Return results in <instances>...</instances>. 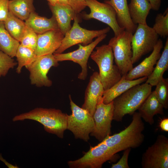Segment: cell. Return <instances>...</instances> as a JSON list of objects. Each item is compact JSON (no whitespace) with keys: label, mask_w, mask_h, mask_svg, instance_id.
<instances>
[{"label":"cell","mask_w":168,"mask_h":168,"mask_svg":"<svg viewBox=\"0 0 168 168\" xmlns=\"http://www.w3.org/2000/svg\"><path fill=\"white\" fill-rule=\"evenodd\" d=\"M132 115V121L127 127L101 141L115 154L128 148H138L144 141L145 126L142 118L138 112L135 111Z\"/></svg>","instance_id":"6da1fadb"},{"label":"cell","mask_w":168,"mask_h":168,"mask_svg":"<svg viewBox=\"0 0 168 168\" xmlns=\"http://www.w3.org/2000/svg\"><path fill=\"white\" fill-rule=\"evenodd\" d=\"M26 119L38 122L43 125L46 131L61 138H63L64 132L67 129V114L59 109L37 108L15 116L12 120Z\"/></svg>","instance_id":"7a4b0ae2"},{"label":"cell","mask_w":168,"mask_h":168,"mask_svg":"<svg viewBox=\"0 0 168 168\" xmlns=\"http://www.w3.org/2000/svg\"><path fill=\"white\" fill-rule=\"evenodd\" d=\"M152 87L146 82L138 84L115 98L113 120L120 122L125 115H132L152 92Z\"/></svg>","instance_id":"3957f363"},{"label":"cell","mask_w":168,"mask_h":168,"mask_svg":"<svg viewBox=\"0 0 168 168\" xmlns=\"http://www.w3.org/2000/svg\"><path fill=\"white\" fill-rule=\"evenodd\" d=\"M90 57L98 66L100 77L105 91L121 78L122 76L118 67L114 64L113 51L108 44L96 47L95 50L92 52Z\"/></svg>","instance_id":"277c9868"},{"label":"cell","mask_w":168,"mask_h":168,"mask_svg":"<svg viewBox=\"0 0 168 168\" xmlns=\"http://www.w3.org/2000/svg\"><path fill=\"white\" fill-rule=\"evenodd\" d=\"M69 98L72 114H67V130L71 132L76 139L87 142L95 127L93 115L86 110L77 105L70 95Z\"/></svg>","instance_id":"5b68a950"},{"label":"cell","mask_w":168,"mask_h":168,"mask_svg":"<svg viewBox=\"0 0 168 168\" xmlns=\"http://www.w3.org/2000/svg\"><path fill=\"white\" fill-rule=\"evenodd\" d=\"M133 35L124 30L111 38L108 44L112 49L116 65L122 76H125L133 68L131 46Z\"/></svg>","instance_id":"8992f818"},{"label":"cell","mask_w":168,"mask_h":168,"mask_svg":"<svg viewBox=\"0 0 168 168\" xmlns=\"http://www.w3.org/2000/svg\"><path fill=\"white\" fill-rule=\"evenodd\" d=\"M159 35L147 24H138L131 41L133 64L143 55L152 51L159 39Z\"/></svg>","instance_id":"52a82bcc"},{"label":"cell","mask_w":168,"mask_h":168,"mask_svg":"<svg viewBox=\"0 0 168 168\" xmlns=\"http://www.w3.org/2000/svg\"><path fill=\"white\" fill-rule=\"evenodd\" d=\"M71 29L65 34L61 45L54 54H61L68 48L76 44H81L84 45L88 44L93 40L102 35L106 34L110 30L107 27L98 30H90L81 27L79 24V18L76 16Z\"/></svg>","instance_id":"ba28073f"},{"label":"cell","mask_w":168,"mask_h":168,"mask_svg":"<svg viewBox=\"0 0 168 168\" xmlns=\"http://www.w3.org/2000/svg\"><path fill=\"white\" fill-rule=\"evenodd\" d=\"M102 142L91 146L88 151L78 159L68 161L71 168H101L103 164L111 160L115 154Z\"/></svg>","instance_id":"9c48e42d"},{"label":"cell","mask_w":168,"mask_h":168,"mask_svg":"<svg viewBox=\"0 0 168 168\" xmlns=\"http://www.w3.org/2000/svg\"><path fill=\"white\" fill-rule=\"evenodd\" d=\"M141 164L142 168H168V138L159 135L155 142L143 153Z\"/></svg>","instance_id":"30bf717a"},{"label":"cell","mask_w":168,"mask_h":168,"mask_svg":"<svg viewBox=\"0 0 168 168\" xmlns=\"http://www.w3.org/2000/svg\"><path fill=\"white\" fill-rule=\"evenodd\" d=\"M114 111L113 101L105 104L103 102L102 97L98 100L93 115L95 127L90 134L91 136L94 137L100 142L110 135Z\"/></svg>","instance_id":"8fae6325"},{"label":"cell","mask_w":168,"mask_h":168,"mask_svg":"<svg viewBox=\"0 0 168 168\" xmlns=\"http://www.w3.org/2000/svg\"><path fill=\"white\" fill-rule=\"evenodd\" d=\"M58 62L53 54L37 56L31 64L26 67L30 72L31 84L38 87L51 86L52 81L47 74L52 67L58 65Z\"/></svg>","instance_id":"7c38bea8"},{"label":"cell","mask_w":168,"mask_h":168,"mask_svg":"<svg viewBox=\"0 0 168 168\" xmlns=\"http://www.w3.org/2000/svg\"><path fill=\"white\" fill-rule=\"evenodd\" d=\"M86 6L90 10L89 14L83 13L84 19H94L107 25L113 30L114 36H116L124 30L119 26L116 18V13L109 4L100 2L97 0H85Z\"/></svg>","instance_id":"4fadbf2b"},{"label":"cell","mask_w":168,"mask_h":168,"mask_svg":"<svg viewBox=\"0 0 168 168\" xmlns=\"http://www.w3.org/2000/svg\"><path fill=\"white\" fill-rule=\"evenodd\" d=\"M106 36V34L102 35L97 37L94 41L86 45L83 46L79 44L78 48L73 51L64 54H53L58 62L69 60L78 64L81 67L82 71L79 74L78 78L79 79L84 80L87 75V63L89 57L94 49Z\"/></svg>","instance_id":"5bb4252c"},{"label":"cell","mask_w":168,"mask_h":168,"mask_svg":"<svg viewBox=\"0 0 168 168\" xmlns=\"http://www.w3.org/2000/svg\"><path fill=\"white\" fill-rule=\"evenodd\" d=\"M163 47L162 41L159 39L152 52L140 63L130 70L125 76L128 80H133L144 77H148L153 72L161 55Z\"/></svg>","instance_id":"9a60e30c"},{"label":"cell","mask_w":168,"mask_h":168,"mask_svg":"<svg viewBox=\"0 0 168 168\" xmlns=\"http://www.w3.org/2000/svg\"><path fill=\"white\" fill-rule=\"evenodd\" d=\"M64 35L59 30H51L38 34L35 50L37 56L53 54L59 48Z\"/></svg>","instance_id":"2e32d148"},{"label":"cell","mask_w":168,"mask_h":168,"mask_svg":"<svg viewBox=\"0 0 168 168\" xmlns=\"http://www.w3.org/2000/svg\"><path fill=\"white\" fill-rule=\"evenodd\" d=\"M104 91L99 72H94L90 77L86 88L84 102L82 108L87 110L93 115L98 101L102 97Z\"/></svg>","instance_id":"e0dca14e"},{"label":"cell","mask_w":168,"mask_h":168,"mask_svg":"<svg viewBox=\"0 0 168 168\" xmlns=\"http://www.w3.org/2000/svg\"><path fill=\"white\" fill-rule=\"evenodd\" d=\"M59 29L64 35L71 29V22L77 16L69 4L58 3L54 5L49 4Z\"/></svg>","instance_id":"ac0fdd59"},{"label":"cell","mask_w":168,"mask_h":168,"mask_svg":"<svg viewBox=\"0 0 168 168\" xmlns=\"http://www.w3.org/2000/svg\"><path fill=\"white\" fill-rule=\"evenodd\" d=\"M104 2L110 5L114 10L120 27L133 34L137 26L133 22L131 18L127 0H110Z\"/></svg>","instance_id":"d6986e66"},{"label":"cell","mask_w":168,"mask_h":168,"mask_svg":"<svg viewBox=\"0 0 168 168\" xmlns=\"http://www.w3.org/2000/svg\"><path fill=\"white\" fill-rule=\"evenodd\" d=\"M163 109L153 91H152L138 110L141 118L150 125H152L154 123L153 117L155 115L164 114Z\"/></svg>","instance_id":"ffe728a7"},{"label":"cell","mask_w":168,"mask_h":168,"mask_svg":"<svg viewBox=\"0 0 168 168\" xmlns=\"http://www.w3.org/2000/svg\"><path fill=\"white\" fill-rule=\"evenodd\" d=\"M125 76H122L120 80L109 89L105 90L102 96L103 102L108 104L129 89L138 84L146 82L147 77H144L133 80H128Z\"/></svg>","instance_id":"44dd1931"},{"label":"cell","mask_w":168,"mask_h":168,"mask_svg":"<svg viewBox=\"0 0 168 168\" xmlns=\"http://www.w3.org/2000/svg\"><path fill=\"white\" fill-rule=\"evenodd\" d=\"M27 26L37 34L54 30H59L54 18H48L39 15L35 12H32L25 21Z\"/></svg>","instance_id":"7402d4cb"},{"label":"cell","mask_w":168,"mask_h":168,"mask_svg":"<svg viewBox=\"0 0 168 168\" xmlns=\"http://www.w3.org/2000/svg\"><path fill=\"white\" fill-rule=\"evenodd\" d=\"M131 18L135 25L146 24L151 6L148 0H131L128 5Z\"/></svg>","instance_id":"603a6c76"},{"label":"cell","mask_w":168,"mask_h":168,"mask_svg":"<svg viewBox=\"0 0 168 168\" xmlns=\"http://www.w3.org/2000/svg\"><path fill=\"white\" fill-rule=\"evenodd\" d=\"M155 67L147 78L146 83L151 86H156L163 77L164 72L168 69V39L167 38L162 54L158 60Z\"/></svg>","instance_id":"cb8c5ba5"},{"label":"cell","mask_w":168,"mask_h":168,"mask_svg":"<svg viewBox=\"0 0 168 168\" xmlns=\"http://www.w3.org/2000/svg\"><path fill=\"white\" fill-rule=\"evenodd\" d=\"M9 12L23 21H26L35 12L33 0H10Z\"/></svg>","instance_id":"d4e9b609"},{"label":"cell","mask_w":168,"mask_h":168,"mask_svg":"<svg viewBox=\"0 0 168 168\" xmlns=\"http://www.w3.org/2000/svg\"><path fill=\"white\" fill-rule=\"evenodd\" d=\"M20 42L6 29L3 21H0V50L11 57H15Z\"/></svg>","instance_id":"484cf974"},{"label":"cell","mask_w":168,"mask_h":168,"mask_svg":"<svg viewBox=\"0 0 168 168\" xmlns=\"http://www.w3.org/2000/svg\"><path fill=\"white\" fill-rule=\"evenodd\" d=\"M4 23L6 29L11 35L20 42L27 28L25 22L9 12Z\"/></svg>","instance_id":"4316f807"},{"label":"cell","mask_w":168,"mask_h":168,"mask_svg":"<svg viewBox=\"0 0 168 168\" xmlns=\"http://www.w3.org/2000/svg\"><path fill=\"white\" fill-rule=\"evenodd\" d=\"M15 57L18 62L16 72L20 73L24 66L26 67L31 64L36 59L37 56L35 51L24 47L20 44Z\"/></svg>","instance_id":"83f0119b"},{"label":"cell","mask_w":168,"mask_h":168,"mask_svg":"<svg viewBox=\"0 0 168 168\" xmlns=\"http://www.w3.org/2000/svg\"><path fill=\"white\" fill-rule=\"evenodd\" d=\"M155 32L161 37L165 38L168 35V9L163 13H158L152 27Z\"/></svg>","instance_id":"f1b7e54d"},{"label":"cell","mask_w":168,"mask_h":168,"mask_svg":"<svg viewBox=\"0 0 168 168\" xmlns=\"http://www.w3.org/2000/svg\"><path fill=\"white\" fill-rule=\"evenodd\" d=\"M155 95L164 108H168V79L162 78L156 85Z\"/></svg>","instance_id":"f546056e"},{"label":"cell","mask_w":168,"mask_h":168,"mask_svg":"<svg viewBox=\"0 0 168 168\" xmlns=\"http://www.w3.org/2000/svg\"><path fill=\"white\" fill-rule=\"evenodd\" d=\"M12 58L0 50V77L5 76L17 64Z\"/></svg>","instance_id":"4dcf8cb0"},{"label":"cell","mask_w":168,"mask_h":168,"mask_svg":"<svg viewBox=\"0 0 168 168\" xmlns=\"http://www.w3.org/2000/svg\"><path fill=\"white\" fill-rule=\"evenodd\" d=\"M38 34L27 26L25 34L20 41L22 46L35 51L37 42Z\"/></svg>","instance_id":"1f68e13d"},{"label":"cell","mask_w":168,"mask_h":168,"mask_svg":"<svg viewBox=\"0 0 168 168\" xmlns=\"http://www.w3.org/2000/svg\"><path fill=\"white\" fill-rule=\"evenodd\" d=\"M131 148H128L124 150L123 155L119 160L116 163L113 164L111 168H129L128 159Z\"/></svg>","instance_id":"d6a6232c"},{"label":"cell","mask_w":168,"mask_h":168,"mask_svg":"<svg viewBox=\"0 0 168 168\" xmlns=\"http://www.w3.org/2000/svg\"><path fill=\"white\" fill-rule=\"evenodd\" d=\"M68 4L77 15L86 7L85 0H68Z\"/></svg>","instance_id":"836d02e7"},{"label":"cell","mask_w":168,"mask_h":168,"mask_svg":"<svg viewBox=\"0 0 168 168\" xmlns=\"http://www.w3.org/2000/svg\"><path fill=\"white\" fill-rule=\"evenodd\" d=\"M10 0H0V21H4L8 13V3Z\"/></svg>","instance_id":"e575fe53"},{"label":"cell","mask_w":168,"mask_h":168,"mask_svg":"<svg viewBox=\"0 0 168 168\" xmlns=\"http://www.w3.org/2000/svg\"><path fill=\"white\" fill-rule=\"evenodd\" d=\"M150 4L152 9L158 11L160 8L161 0H148Z\"/></svg>","instance_id":"d590c367"},{"label":"cell","mask_w":168,"mask_h":168,"mask_svg":"<svg viewBox=\"0 0 168 168\" xmlns=\"http://www.w3.org/2000/svg\"><path fill=\"white\" fill-rule=\"evenodd\" d=\"M159 127L162 131L168 132V118H166L162 119L159 123Z\"/></svg>","instance_id":"8d00e7d4"},{"label":"cell","mask_w":168,"mask_h":168,"mask_svg":"<svg viewBox=\"0 0 168 168\" xmlns=\"http://www.w3.org/2000/svg\"><path fill=\"white\" fill-rule=\"evenodd\" d=\"M0 160L2 161L9 168H19L16 165H12L7 162L2 156V154H0Z\"/></svg>","instance_id":"74e56055"},{"label":"cell","mask_w":168,"mask_h":168,"mask_svg":"<svg viewBox=\"0 0 168 168\" xmlns=\"http://www.w3.org/2000/svg\"><path fill=\"white\" fill-rule=\"evenodd\" d=\"M58 2L61 4H68V0H58Z\"/></svg>","instance_id":"f35d334b"},{"label":"cell","mask_w":168,"mask_h":168,"mask_svg":"<svg viewBox=\"0 0 168 168\" xmlns=\"http://www.w3.org/2000/svg\"><path fill=\"white\" fill-rule=\"evenodd\" d=\"M49 2V4L54 5L58 2V0H46Z\"/></svg>","instance_id":"ab89813d"},{"label":"cell","mask_w":168,"mask_h":168,"mask_svg":"<svg viewBox=\"0 0 168 168\" xmlns=\"http://www.w3.org/2000/svg\"><path fill=\"white\" fill-rule=\"evenodd\" d=\"M104 0V2H106V1H110V0Z\"/></svg>","instance_id":"60d3db41"}]
</instances>
